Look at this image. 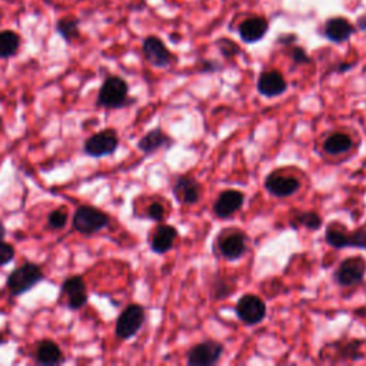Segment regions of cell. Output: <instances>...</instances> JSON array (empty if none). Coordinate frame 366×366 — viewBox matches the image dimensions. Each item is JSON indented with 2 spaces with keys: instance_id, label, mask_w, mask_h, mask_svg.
I'll return each instance as SVG.
<instances>
[{
  "instance_id": "obj_20",
  "label": "cell",
  "mask_w": 366,
  "mask_h": 366,
  "mask_svg": "<svg viewBox=\"0 0 366 366\" xmlns=\"http://www.w3.org/2000/svg\"><path fill=\"white\" fill-rule=\"evenodd\" d=\"M177 236L179 232L175 227L168 225V223H159L149 242L151 251L156 255H165L171 252Z\"/></svg>"
},
{
  "instance_id": "obj_10",
  "label": "cell",
  "mask_w": 366,
  "mask_h": 366,
  "mask_svg": "<svg viewBox=\"0 0 366 366\" xmlns=\"http://www.w3.org/2000/svg\"><path fill=\"white\" fill-rule=\"evenodd\" d=\"M142 53H144L146 62L156 69H166L176 60L173 53L164 44V40L153 35L144 39V42H142Z\"/></svg>"
},
{
  "instance_id": "obj_11",
  "label": "cell",
  "mask_w": 366,
  "mask_h": 366,
  "mask_svg": "<svg viewBox=\"0 0 366 366\" xmlns=\"http://www.w3.org/2000/svg\"><path fill=\"white\" fill-rule=\"evenodd\" d=\"M223 352H225V347L220 342L208 339L199 342L189 349L186 362L189 366H212L220 360Z\"/></svg>"
},
{
  "instance_id": "obj_1",
  "label": "cell",
  "mask_w": 366,
  "mask_h": 366,
  "mask_svg": "<svg viewBox=\"0 0 366 366\" xmlns=\"http://www.w3.org/2000/svg\"><path fill=\"white\" fill-rule=\"evenodd\" d=\"M129 85L124 77L112 75L108 76L104 84L100 85L96 106L106 110H117L124 109L129 105Z\"/></svg>"
},
{
  "instance_id": "obj_35",
  "label": "cell",
  "mask_w": 366,
  "mask_h": 366,
  "mask_svg": "<svg viewBox=\"0 0 366 366\" xmlns=\"http://www.w3.org/2000/svg\"><path fill=\"white\" fill-rule=\"evenodd\" d=\"M296 40H298V36L295 33H287V35H280L276 39V42L283 46H292V44H295Z\"/></svg>"
},
{
  "instance_id": "obj_24",
  "label": "cell",
  "mask_w": 366,
  "mask_h": 366,
  "mask_svg": "<svg viewBox=\"0 0 366 366\" xmlns=\"http://www.w3.org/2000/svg\"><path fill=\"white\" fill-rule=\"evenodd\" d=\"M289 225L292 227V229L298 231L300 227L307 228L309 231H319L323 225V220L320 218V215L318 212L314 211H308V212H296L292 219Z\"/></svg>"
},
{
  "instance_id": "obj_30",
  "label": "cell",
  "mask_w": 366,
  "mask_h": 366,
  "mask_svg": "<svg viewBox=\"0 0 366 366\" xmlns=\"http://www.w3.org/2000/svg\"><path fill=\"white\" fill-rule=\"evenodd\" d=\"M216 48L223 55V57H227V59H232V57H235V56H238L240 53L239 45L236 42H233L232 39H228V37L218 39L216 40Z\"/></svg>"
},
{
  "instance_id": "obj_26",
  "label": "cell",
  "mask_w": 366,
  "mask_h": 366,
  "mask_svg": "<svg viewBox=\"0 0 366 366\" xmlns=\"http://www.w3.org/2000/svg\"><path fill=\"white\" fill-rule=\"evenodd\" d=\"M236 291V282L229 276H219L212 283L211 295L215 300L228 299Z\"/></svg>"
},
{
  "instance_id": "obj_33",
  "label": "cell",
  "mask_w": 366,
  "mask_h": 366,
  "mask_svg": "<svg viewBox=\"0 0 366 366\" xmlns=\"http://www.w3.org/2000/svg\"><path fill=\"white\" fill-rule=\"evenodd\" d=\"M165 215H166V211H165L164 205H162V203H159V202H152L146 209V218L149 220H153L157 223L164 222Z\"/></svg>"
},
{
  "instance_id": "obj_9",
  "label": "cell",
  "mask_w": 366,
  "mask_h": 366,
  "mask_svg": "<svg viewBox=\"0 0 366 366\" xmlns=\"http://www.w3.org/2000/svg\"><path fill=\"white\" fill-rule=\"evenodd\" d=\"M60 296L65 298L69 311L76 312L85 308L89 302V292L84 276L75 275L66 278L60 288Z\"/></svg>"
},
{
  "instance_id": "obj_34",
  "label": "cell",
  "mask_w": 366,
  "mask_h": 366,
  "mask_svg": "<svg viewBox=\"0 0 366 366\" xmlns=\"http://www.w3.org/2000/svg\"><path fill=\"white\" fill-rule=\"evenodd\" d=\"M222 69V65L215 62V60H203L200 64V72L202 73H213L219 72Z\"/></svg>"
},
{
  "instance_id": "obj_37",
  "label": "cell",
  "mask_w": 366,
  "mask_h": 366,
  "mask_svg": "<svg viewBox=\"0 0 366 366\" xmlns=\"http://www.w3.org/2000/svg\"><path fill=\"white\" fill-rule=\"evenodd\" d=\"M356 29H359V30H362V32H366V16H360V17L358 19Z\"/></svg>"
},
{
  "instance_id": "obj_38",
  "label": "cell",
  "mask_w": 366,
  "mask_h": 366,
  "mask_svg": "<svg viewBox=\"0 0 366 366\" xmlns=\"http://www.w3.org/2000/svg\"><path fill=\"white\" fill-rule=\"evenodd\" d=\"M6 227H5V223L2 222V220H0V240H5V238H6Z\"/></svg>"
},
{
  "instance_id": "obj_8",
  "label": "cell",
  "mask_w": 366,
  "mask_h": 366,
  "mask_svg": "<svg viewBox=\"0 0 366 366\" xmlns=\"http://www.w3.org/2000/svg\"><path fill=\"white\" fill-rule=\"evenodd\" d=\"M235 311L239 320L245 323L247 327H255V325L262 323L268 314L267 303L253 293L242 295L236 303Z\"/></svg>"
},
{
  "instance_id": "obj_29",
  "label": "cell",
  "mask_w": 366,
  "mask_h": 366,
  "mask_svg": "<svg viewBox=\"0 0 366 366\" xmlns=\"http://www.w3.org/2000/svg\"><path fill=\"white\" fill-rule=\"evenodd\" d=\"M360 345H362L360 340H349L345 345H342V347H340V356L345 360H351V362L362 359L363 355H362V351H360Z\"/></svg>"
},
{
  "instance_id": "obj_27",
  "label": "cell",
  "mask_w": 366,
  "mask_h": 366,
  "mask_svg": "<svg viewBox=\"0 0 366 366\" xmlns=\"http://www.w3.org/2000/svg\"><path fill=\"white\" fill-rule=\"evenodd\" d=\"M345 248H355V249L366 251V223L352 232L348 231Z\"/></svg>"
},
{
  "instance_id": "obj_14",
  "label": "cell",
  "mask_w": 366,
  "mask_h": 366,
  "mask_svg": "<svg viewBox=\"0 0 366 366\" xmlns=\"http://www.w3.org/2000/svg\"><path fill=\"white\" fill-rule=\"evenodd\" d=\"M33 360L39 366H59L66 362L64 351L59 345L49 338L40 339L35 345Z\"/></svg>"
},
{
  "instance_id": "obj_17",
  "label": "cell",
  "mask_w": 366,
  "mask_h": 366,
  "mask_svg": "<svg viewBox=\"0 0 366 366\" xmlns=\"http://www.w3.org/2000/svg\"><path fill=\"white\" fill-rule=\"evenodd\" d=\"M256 90L263 97H278L288 90V82L278 70H265L258 77Z\"/></svg>"
},
{
  "instance_id": "obj_36",
  "label": "cell",
  "mask_w": 366,
  "mask_h": 366,
  "mask_svg": "<svg viewBox=\"0 0 366 366\" xmlns=\"http://www.w3.org/2000/svg\"><path fill=\"white\" fill-rule=\"evenodd\" d=\"M355 66V64H349V62H342V64H339L338 66H336V72L338 73H345V72H348V70H351L352 68Z\"/></svg>"
},
{
  "instance_id": "obj_19",
  "label": "cell",
  "mask_w": 366,
  "mask_h": 366,
  "mask_svg": "<svg viewBox=\"0 0 366 366\" xmlns=\"http://www.w3.org/2000/svg\"><path fill=\"white\" fill-rule=\"evenodd\" d=\"M175 145V140L160 126L149 131L137 140V149L144 155L156 153L160 149H169Z\"/></svg>"
},
{
  "instance_id": "obj_28",
  "label": "cell",
  "mask_w": 366,
  "mask_h": 366,
  "mask_svg": "<svg viewBox=\"0 0 366 366\" xmlns=\"http://www.w3.org/2000/svg\"><path fill=\"white\" fill-rule=\"evenodd\" d=\"M68 220H69V216L64 208L55 209L48 215V228L53 231H60V229L66 228Z\"/></svg>"
},
{
  "instance_id": "obj_31",
  "label": "cell",
  "mask_w": 366,
  "mask_h": 366,
  "mask_svg": "<svg viewBox=\"0 0 366 366\" xmlns=\"http://www.w3.org/2000/svg\"><path fill=\"white\" fill-rule=\"evenodd\" d=\"M16 249L12 243L0 240V268H3L15 260Z\"/></svg>"
},
{
  "instance_id": "obj_15",
  "label": "cell",
  "mask_w": 366,
  "mask_h": 366,
  "mask_svg": "<svg viewBox=\"0 0 366 366\" xmlns=\"http://www.w3.org/2000/svg\"><path fill=\"white\" fill-rule=\"evenodd\" d=\"M243 203H245L243 192L236 189L223 191L213 203V213L219 219H229L242 209Z\"/></svg>"
},
{
  "instance_id": "obj_25",
  "label": "cell",
  "mask_w": 366,
  "mask_h": 366,
  "mask_svg": "<svg viewBox=\"0 0 366 366\" xmlns=\"http://www.w3.org/2000/svg\"><path fill=\"white\" fill-rule=\"evenodd\" d=\"M347 235L348 228L340 222H331L327 227V232H325V240L328 245L334 249H345V243H347Z\"/></svg>"
},
{
  "instance_id": "obj_5",
  "label": "cell",
  "mask_w": 366,
  "mask_h": 366,
  "mask_svg": "<svg viewBox=\"0 0 366 366\" xmlns=\"http://www.w3.org/2000/svg\"><path fill=\"white\" fill-rule=\"evenodd\" d=\"M119 135L115 129H102L90 135L84 144V153L93 159L112 156L119 148Z\"/></svg>"
},
{
  "instance_id": "obj_3",
  "label": "cell",
  "mask_w": 366,
  "mask_h": 366,
  "mask_svg": "<svg viewBox=\"0 0 366 366\" xmlns=\"http://www.w3.org/2000/svg\"><path fill=\"white\" fill-rule=\"evenodd\" d=\"M110 225V216L105 211H102L92 205H80L76 208L72 218L73 229L85 236L96 235L105 231Z\"/></svg>"
},
{
  "instance_id": "obj_23",
  "label": "cell",
  "mask_w": 366,
  "mask_h": 366,
  "mask_svg": "<svg viewBox=\"0 0 366 366\" xmlns=\"http://www.w3.org/2000/svg\"><path fill=\"white\" fill-rule=\"evenodd\" d=\"M22 39L13 30H0V59H10L17 55Z\"/></svg>"
},
{
  "instance_id": "obj_32",
  "label": "cell",
  "mask_w": 366,
  "mask_h": 366,
  "mask_svg": "<svg viewBox=\"0 0 366 366\" xmlns=\"http://www.w3.org/2000/svg\"><path fill=\"white\" fill-rule=\"evenodd\" d=\"M291 59L296 66L312 64V57L308 55L307 50L300 46H291Z\"/></svg>"
},
{
  "instance_id": "obj_13",
  "label": "cell",
  "mask_w": 366,
  "mask_h": 366,
  "mask_svg": "<svg viewBox=\"0 0 366 366\" xmlns=\"http://www.w3.org/2000/svg\"><path fill=\"white\" fill-rule=\"evenodd\" d=\"M356 26L343 16L329 17L323 25V36L335 45L349 42V39L356 33Z\"/></svg>"
},
{
  "instance_id": "obj_7",
  "label": "cell",
  "mask_w": 366,
  "mask_h": 366,
  "mask_svg": "<svg viewBox=\"0 0 366 366\" xmlns=\"http://www.w3.org/2000/svg\"><path fill=\"white\" fill-rule=\"evenodd\" d=\"M366 275V259L362 256L347 258L339 263L334 273V280L342 288L358 287Z\"/></svg>"
},
{
  "instance_id": "obj_12",
  "label": "cell",
  "mask_w": 366,
  "mask_h": 366,
  "mask_svg": "<svg viewBox=\"0 0 366 366\" xmlns=\"http://www.w3.org/2000/svg\"><path fill=\"white\" fill-rule=\"evenodd\" d=\"M265 191L275 198H291L300 189V180L283 171H273L265 177Z\"/></svg>"
},
{
  "instance_id": "obj_2",
  "label": "cell",
  "mask_w": 366,
  "mask_h": 366,
  "mask_svg": "<svg viewBox=\"0 0 366 366\" xmlns=\"http://www.w3.org/2000/svg\"><path fill=\"white\" fill-rule=\"evenodd\" d=\"M46 278L44 268L35 262H26L13 269L6 279V288L13 298H19L32 289Z\"/></svg>"
},
{
  "instance_id": "obj_22",
  "label": "cell",
  "mask_w": 366,
  "mask_h": 366,
  "mask_svg": "<svg viewBox=\"0 0 366 366\" xmlns=\"http://www.w3.org/2000/svg\"><path fill=\"white\" fill-rule=\"evenodd\" d=\"M79 26H80V19L75 16H64L56 22L55 30L60 37L65 40L66 44L72 45L76 42V40L80 39Z\"/></svg>"
},
{
  "instance_id": "obj_16",
  "label": "cell",
  "mask_w": 366,
  "mask_h": 366,
  "mask_svg": "<svg viewBox=\"0 0 366 366\" xmlns=\"http://www.w3.org/2000/svg\"><path fill=\"white\" fill-rule=\"evenodd\" d=\"M200 183L189 175H179L173 182L172 193L182 205H196L200 199Z\"/></svg>"
},
{
  "instance_id": "obj_21",
  "label": "cell",
  "mask_w": 366,
  "mask_h": 366,
  "mask_svg": "<svg viewBox=\"0 0 366 366\" xmlns=\"http://www.w3.org/2000/svg\"><path fill=\"white\" fill-rule=\"evenodd\" d=\"M352 146H354L352 137L347 133H342V132H336V133L329 135L327 137V140L323 142L325 153H328L331 156L348 153L352 149Z\"/></svg>"
},
{
  "instance_id": "obj_18",
  "label": "cell",
  "mask_w": 366,
  "mask_h": 366,
  "mask_svg": "<svg viewBox=\"0 0 366 366\" xmlns=\"http://www.w3.org/2000/svg\"><path fill=\"white\" fill-rule=\"evenodd\" d=\"M269 30V22L267 17L263 16H249L245 20H242V23L238 28L239 37L242 42L247 45H253L260 42V40L267 36Z\"/></svg>"
},
{
  "instance_id": "obj_4",
  "label": "cell",
  "mask_w": 366,
  "mask_h": 366,
  "mask_svg": "<svg viewBox=\"0 0 366 366\" xmlns=\"http://www.w3.org/2000/svg\"><path fill=\"white\" fill-rule=\"evenodd\" d=\"M146 320V311L139 303H131L120 312L115 323V336L119 340H129L135 338L144 328Z\"/></svg>"
},
{
  "instance_id": "obj_6",
  "label": "cell",
  "mask_w": 366,
  "mask_h": 366,
  "mask_svg": "<svg viewBox=\"0 0 366 366\" xmlns=\"http://www.w3.org/2000/svg\"><path fill=\"white\" fill-rule=\"evenodd\" d=\"M248 238L242 231L236 228H228L218 238V249L223 259L229 262L239 260L245 256L248 249Z\"/></svg>"
}]
</instances>
